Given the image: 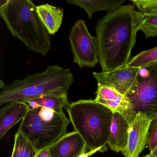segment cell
I'll return each mask as SVG.
<instances>
[{
	"label": "cell",
	"mask_w": 157,
	"mask_h": 157,
	"mask_svg": "<svg viewBox=\"0 0 157 157\" xmlns=\"http://www.w3.org/2000/svg\"><path fill=\"white\" fill-rule=\"evenodd\" d=\"M96 94V102L122 115L128 124L132 123V106L125 95L107 86H98Z\"/></svg>",
	"instance_id": "obj_10"
},
{
	"label": "cell",
	"mask_w": 157,
	"mask_h": 157,
	"mask_svg": "<svg viewBox=\"0 0 157 157\" xmlns=\"http://www.w3.org/2000/svg\"><path fill=\"white\" fill-rule=\"evenodd\" d=\"M150 154L154 157H157V146L152 151H151Z\"/></svg>",
	"instance_id": "obj_22"
},
{
	"label": "cell",
	"mask_w": 157,
	"mask_h": 157,
	"mask_svg": "<svg viewBox=\"0 0 157 157\" xmlns=\"http://www.w3.org/2000/svg\"><path fill=\"white\" fill-rule=\"evenodd\" d=\"M125 96L132 106V122L140 112L151 120L157 119V61L140 67L134 85Z\"/></svg>",
	"instance_id": "obj_6"
},
{
	"label": "cell",
	"mask_w": 157,
	"mask_h": 157,
	"mask_svg": "<svg viewBox=\"0 0 157 157\" xmlns=\"http://www.w3.org/2000/svg\"><path fill=\"white\" fill-rule=\"evenodd\" d=\"M35 157H51L48 148L39 151Z\"/></svg>",
	"instance_id": "obj_21"
},
{
	"label": "cell",
	"mask_w": 157,
	"mask_h": 157,
	"mask_svg": "<svg viewBox=\"0 0 157 157\" xmlns=\"http://www.w3.org/2000/svg\"><path fill=\"white\" fill-rule=\"evenodd\" d=\"M0 15L13 36L43 56L52 48L49 34L30 0L2 1Z\"/></svg>",
	"instance_id": "obj_2"
},
{
	"label": "cell",
	"mask_w": 157,
	"mask_h": 157,
	"mask_svg": "<svg viewBox=\"0 0 157 157\" xmlns=\"http://www.w3.org/2000/svg\"><path fill=\"white\" fill-rule=\"evenodd\" d=\"M70 122L63 111L39 107L29 109L19 129L39 152L65 135Z\"/></svg>",
	"instance_id": "obj_5"
},
{
	"label": "cell",
	"mask_w": 157,
	"mask_h": 157,
	"mask_svg": "<svg viewBox=\"0 0 157 157\" xmlns=\"http://www.w3.org/2000/svg\"><path fill=\"white\" fill-rule=\"evenodd\" d=\"M5 85L4 82L2 80H1V81H0V88L2 89V88L5 87Z\"/></svg>",
	"instance_id": "obj_23"
},
{
	"label": "cell",
	"mask_w": 157,
	"mask_h": 157,
	"mask_svg": "<svg viewBox=\"0 0 157 157\" xmlns=\"http://www.w3.org/2000/svg\"><path fill=\"white\" fill-rule=\"evenodd\" d=\"M129 124L120 113L113 112L108 144L112 150L122 151L128 143Z\"/></svg>",
	"instance_id": "obj_14"
},
{
	"label": "cell",
	"mask_w": 157,
	"mask_h": 157,
	"mask_svg": "<svg viewBox=\"0 0 157 157\" xmlns=\"http://www.w3.org/2000/svg\"><path fill=\"white\" fill-rule=\"evenodd\" d=\"M28 104L23 102H12L7 104L0 110V138L27 114Z\"/></svg>",
	"instance_id": "obj_13"
},
{
	"label": "cell",
	"mask_w": 157,
	"mask_h": 157,
	"mask_svg": "<svg viewBox=\"0 0 157 157\" xmlns=\"http://www.w3.org/2000/svg\"><path fill=\"white\" fill-rule=\"evenodd\" d=\"M73 62L80 67L92 68L98 60L97 38L91 35L83 20L76 22L69 36Z\"/></svg>",
	"instance_id": "obj_7"
},
{
	"label": "cell",
	"mask_w": 157,
	"mask_h": 157,
	"mask_svg": "<svg viewBox=\"0 0 157 157\" xmlns=\"http://www.w3.org/2000/svg\"><path fill=\"white\" fill-rule=\"evenodd\" d=\"M38 151L18 129L14 136L11 157H35Z\"/></svg>",
	"instance_id": "obj_18"
},
{
	"label": "cell",
	"mask_w": 157,
	"mask_h": 157,
	"mask_svg": "<svg viewBox=\"0 0 157 157\" xmlns=\"http://www.w3.org/2000/svg\"><path fill=\"white\" fill-rule=\"evenodd\" d=\"M74 131L86 144L89 156L107 151L113 112L93 100H81L66 108Z\"/></svg>",
	"instance_id": "obj_3"
},
{
	"label": "cell",
	"mask_w": 157,
	"mask_h": 157,
	"mask_svg": "<svg viewBox=\"0 0 157 157\" xmlns=\"http://www.w3.org/2000/svg\"><path fill=\"white\" fill-rule=\"evenodd\" d=\"M80 157H89V156L88 155V154H87V152H86V153L82 154V155Z\"/></svg>",
	"instance_id": "obj_24"
},
{
	"label": "cell",
	"mask_w": 157,
	"mask_h": 157,
	"mask_svg": "<svg viewBox=\"0 0 157 157\" xmlns=\"http://www.w3.org/2000/svg\"><path fill=\"white\" fill-rule=\"evenodd\" d=\"M151 121L145 114L140 112L136 115L129 125L127 144L121 151L125 157H139L147 144Z\"/></svg>",
	"instance_id": "obj_9"
},
{
	"label": "cell",
	"mask_w": 157,
	"mask_h": 157,
	"mask_svg": "<svg viewBox=\"0 0 157 157\" xmlns=\"http://www.w3.org/2000/svg\"><path fill=\"white\" fill-rule=\"evenodd\" d=\"M29 109L45 107L56 112H62L63 108H67L70 105L67 94H50L38 97L26 102Z\"/></svg>",
	"instance_id": "obj_17"
},
{
	"label": "cell",
	"mask_w": 157,
	"mask_h": 157,
	"mask_svg": "<svg viewBox=\"0 0 157 157\" xmlns=\"http://www.w3.org/2000/svg\"><path fill=\"white\" fill-rule=\"evenodd\" d=\"M140 67L127 65L110 72H94L98 86H107L125 95L134 85Z\"/></svg>",
	"instance_id": "obj_8"
},
{
	"label": "cell",
	"mask_w": 157,
	"mask_h": 157,
	"mask_svg": "<svg viewBox=\"0 0 157 157\" xmlns=\"http://www.w3.org/2000/svg\"><path fill=\"white\" fill-rule=\"evenodd\" d=\"M36 10L48 33L55 34L62 24L64 16L63 10L46 3L37 6Z\"/></svg>",
	"instance_id": "obj_15"
},
{
	"label": "cell",
	"mask_w": 157,
	"mask_h": 157,
	"mask_svg": "<svg viewBox=\"0 0 157 157\" xmlns=\"http://www.w3.org/2000/svg\"><path fill=\"white\" fill-rule=\"evenodd\" d=\"M143 157H155L154 156H152L151 154L150 153V154H147V155H146V156H144Z\"/></svg>",
	"instance_id": "obj_25"
},
{
	"label": "cell",
	"mask_w": 157,
	"mask_h": 157,
	"mask_svg": "<svg viewBox=\"0 0 157 157\" xmlns=\"http://www.w3.org/2000/svg\"><path fill=\"white\" fill-rule=\"evenodd\" d=\"M68 4L81 7L86 11L89 19H91L94 13L105 11L108 13L114 11L119 9L125 1L113 0H69L66 1Z\"/></svg>",
	"instance_id": "obj_16"
},
{
	"label": "cell",
	"mask_w": 157,
	"mask_h": 157,
	"mask_svg": "<svg viewBox=\"0 0 157 157\" xmlns=\"http://www.w3.org/2000/svg\"><path fill=\"white\" fill-rule=\"evenodd\" d=\"M74 79L70 70L58 66H48L44 72L27 75L24 79L5 85L0 93V105L15 101L26 103L50 94H67Z\"/></svg>",
	"instance_id": "obj_4"
},
{
	"label": "cell",
	"mask_w": 157,
	"mask_h": 157,
	"mask_svg": "<svg viewBox=\"0 0 157 157\" xmlns=\"http://www.w3.org/2000/svg\"><path fill=\"white\" fill-rule=\"evenodd\" d=\"M157 61V47L143 51L133 57L127 65L129 67L140 68Z\"/></svg>",
	"instance_id": "obj_19"
},
{
	"label": "cell",
	"mask_w": 157,
	"mask_h": 157,
	"mask_svg": "<svg viewBox=\"0 0 157 157\" xmlns=\"http://www.w3.org/2000/svg\"><path fill=\"white\" fill-rule=\"evenodd\" d=\"M147 145L150 152L157 146V119L152 120L150 125Z\"/></svg>",
	"instance_id": "obj_20"
},
{
	"label": "cell",
	"mask_w": 157,
	"mask_h": 157,
	"mask_svg": "<svg viewBox=\"0 0 157 157\" xmlns=\"http://www.w3.org/2000/svg\"><path fill=\"white\" fill-rule=\"evenodd\" d=\"M138 31L137 11L134 5H122L98 21L96 37L102 72H110L128 64Z\"/></svg>",
	"instance_id": "obj_1"
},
{
	"label": "cell",
	"mask_w": 157,
	"mask_h": 157,
	"mask_svg": "<svg viewBox=\"0 0 157 157\" xmlns=\"http://www.w3.org/2000/svg\"><path fill=\"white\" fill-rule=\"evenodd\" d=\"M137 11L139 31L146 37L157 35V0H132Z\"/></svg>",
	"instance_id": "obj_12"
},
{
	"label": "cell",
	"mask_w": 157,
	"mask_h": 157,
	"mask_svg": "<svg viewBox=\"0 0 157 157\" xmlns=\"http://www.w3.org/2000/svg\"><path fill=\"white\" fill-rule=\"evenodd\" d=\"M48 150L51 157H80L87 150L84 140L75 131L66 133Z\"/></svg>",
	"instance_id": "obj_11"
}]
</instances>
